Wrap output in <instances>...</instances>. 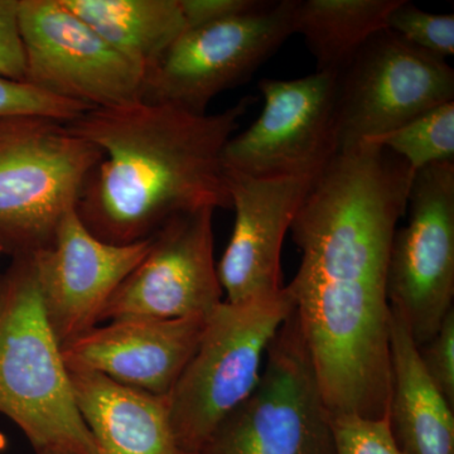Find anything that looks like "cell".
<instances>
[{"instance_id": "d6986e66", "label": "cell", "mask_w": 454, "mask_h": 454, "mask_svg": "<svg viewBox=\"0 0 454 454\" xmlns=\"http://www.w3.org/2000/svg\"><path fill=\"white\" fill-rule=\"evenodd\" d=\"M366 142L393 152L414 172L433 164L454 162V101L434 107L397 129Z\"/></svg>"}, {"instance_id": "9a60e30c", "label": "cell", "mask_w": 454, "mask_h": 454, "mask_svg": "<svg viewBox=\"0 0 454 454\" xmlns=\"http://www.w3.org/2000/svg\"><path fill=\"white\" fill-rule=\"evenodd\" d=\"M68 370L74 402L98 454H187L173 433L167 396Z\"/></svg>"}, {"instance_id": "30bf717a", "label": "cell", "mask_w": 454, "mask_h": 454, "mask_svg": "<svg viewBox=\"0 0 454 454\" xmlns=\"http://www.w3.org/2000/svg\"><path fill=\"white\" fill-rule=\"evenodd\" d=\"M259 89L262 112L227 142L223 166L253 178L315 179L339 153L337 74L264 79Z\"/></svg>"}, {"instance_id": "603a6c76", "label": "cell", "mask_w": 454, "mask_h": 454, "mask_svg": "<svg viewBox=\"0 0 454 454\" xmlns=\"http://www.w3.org/2000/svg\"><path fill=\"white\" fill-rule=\"evenodd\" d=\"M418 354L430 381L454 408V309L442 322L438 333L418 348Z\"/></svg>"}, {"instance_id": "6da1fadb", "label": "cell", "mask_w": 454, "mask_h": 454, "mask_svg": "<svg viewBox=\"0 0 454 454\" xmlns=\"http://www.w3.org/2000/svg\"><path fill=\"white\" fill-rule=\"evenodd\" d=\"M253 103L208 115L139 101L66 124L101 153L77 201L83 225L106 243L129 245L178 215L232 208L223 153Z\"/></svg>"}, {"instance_id": "277c9868", "label": "cell", "mask_w": 454, "mask_h": 454, "mask_svg": "<svg viewBox=\"0 0 454 454\" xmlns=\"http://www.w3.org/2000/svg\"><path fill=\"white\" fill-rule=\"evenodd\" d=\"M294 309L288 288L238 303L223 301L206 319L195 355L167 395L179 446L196 454L212 430L258 385L271 340Z\"/></svg>"}, {"instance_id": "ac0fdd59", "label": "cell", "mask_w": 454, "mask_h": 454, "mask_svg": "<svg viewBox=\"0 0 454 454\" xmlns=\"http://www.w3.org/2000/svg\"><path fill=\"white\" fill-rule=\"evenodd\" d=\"M400 0H295L293 29L306 40L317 73L339 76L361 47L387 29Z\"/></svg>"}, {"instance_id": "2e32d148", "label": "cell", "mask_w": 454, "mask_h": 454, "mask_svg": "<svg viewBox=\"0 0 454 454\" xmlns=\"http://www.w3.org/2000/svg\"><path fill=\"white\" fill-rule=\"evenodd\" d=\"M391 387L387 420L405 454H454V408L420 363L408 325L390 307Z\"/></svg>"}, {"instance_id": "4fadbf2b", "label": "cell", "mask_w": 454, "mask_h": 454, "mask_svg": "<svg viewBox=\"0 0 454 454\" xmlns=\"http://www.w3.org/2000/svg\"><path fill=\"white\" fill-rule=\"evenodd\" d=\"M235 210L231 239L217 274L226 301L238 303L283 291L284 238L313 179L253 178L225 168Z\"/></svg>"}, {"instance_id": "5b68a950", "label": "cell", "mask_w": 454, "mask_h": 454, "mask_svg": "<svg viewBox=\"0 0 454 454\" xmlns=\"http://www.w3.org/2000/svg\"><path fill=\"white\" fill-rule=\"evenodd\" d=\"M258 385L196 454H336L325 405L294 310L267 349Z\"/></svg>"}, {"instance_id": "7402d4cb", "label": "cell", "mask_w": 454, "mask_h": 454, "mask_svg": "<svg viewBox=\"0 0 454 454\" xmlns=\"http://www.w3.org/2000/svg\"><path fill=\"white\" fill-rule=\"evenodd\" d=\"M336 454H405L391 432L387 417L331 414Z\"/></svg>"}, {"instance_id": "44dd1931", "label": "cell", "mask_w": 454, "mask_h": 454, "mask_svg": "<svg viewBox=\"0 0 454 454\" xmlns=\"http://www.w3.org/2000/svg\"><path fill=\"white\" fill-rule=\"evenodd\" d=\"M89 110L92 109L53 97L29 83L0 76V119L33 115L68 124Z\"/></svg>"}, {"instance_id": "3957f363", "label": "cell", "mask_w": 454, "mask_h": 454, "mask_svg": "<svg viewBox=\"0 0 454 454\" xmlns=\"http://www.w3.org/2000/svg\"><path fill=\"white\" fill-rule=\"evenodd\" d=\"M100 158L64 122L0 119V252L16 258L50 249Z\"/></svg>"}, {"instance_id": "484cf974", "label": "cell", "mask_w": 454, "mask_h": 454, "mask_svg": "<svg viewBox=\"0 0 454 454\" xmlns=\"http://www.w3.org/2000/svg\"><path fill=\"white\" fill-rule=\"evenodd\" d=\"M38 454H70V453H65V452H43V453H38Z\"/></svg>"}, {"instance_id": "5bb4252c", "label": "cell", "mask_w": 454, "mask_h": 454, "mask_svg": "<svg viewBox=\"0 0 454 454\" xmlns=\"http://www.w3.org/2000/svg\"><path fill=\"white\" fill-rule=\"evenodd\" d=\"M207 317L121 318L62 346L65 365L167 396L195 355Z\"/></svg>"}, {"instance_id": "8992f818", "label": "cell", "mask_w": 454, "mask_h": 454, "mask_svg": "<svg viewBox=\"0 0 454 454\" xmlns=\"http://www.w3.org/2000/svg\"><path fill=\"white\" fill-rule=\"evenodd\" d=\"M295 0L186 28L145 74L140 101L206 114L220 92L247 82L294 35Z\"/></svg>"}, {"instance_id": "ba28073f", "label": "cell", "mask_w": 454, "mask_h": 454, "mask_svg": "<svg viewBox=\"0 0 454 454\" xmlns=\"http://www.w3.org/2000/svg\"><path fill=\"white\" fill-rule=\"evenodd\" d=\"M406 208L409 223L391 240L387 293L420 348L453 309L454 162L415 172Z\"/></svg>"}, {"instance_id": "ffe728a7", "label": "cell", "mask_w": 454, "mask_h": 454, "mask_svg": "<svg viewBox=\"0 0 454 454\" xmlns=\"http://www.w3.org/2000/svg\"><path fill=\"white\" fill-rule=\"evenodd\" d=\"M387 27L430 55L443 59L454 55L453 14L428 13L408 0H400L391 11Z\"/></svg>"}, {"instance_id": "d4e9b609", "label": "cell", "mask_w": 454, "mask_h": 454, "mask_svg": "<svg viewBox=\"0 0 454 454\" xmlns=\"http://www.w3.org/2000/svg\"><path fill=\"white\" fill-rule=\"evenodd\" d=\"M186 28L211 25L267 8V0H178Z\"/></svg>"}, {"instance_id": "52a82bcc", "label": "cell", "mask_w": 454, "mask_h": 454, "mask_svg": "<svg viewBox=\"0 0 454 454\" xmlns=\"http://www.w3.org/2000/svg\"><path fill=\"white\" fill-rule=\"evenodd\" d=\"M450 101H454V71L446 59L382 29L337 76L339 152Z\"/></svg>"}, {"instance_id": "e0dca14e", "label": "cell", "mask_w": 454, "mask_h": 454, "mask_svg": "<svg viewBox=\"0 0 454 454\" xmlns=\"http://www.w3.org/2000/svg\"><path fill=\"white\" fill-rule=\"evenodd\" d=\"M145 74L186 29L178 0H62Z\"/></svg>"}, {"instance_id": "4316f807", "label": "cell", "mask_w": 454, "mask_h": 454, "mask_svg": "<svg viewBox=\"0 0 454 454\" xmlns=\"http://www.w3.org/2000/svg\"><path fill=\"white\" fill-rule=\"evenodd\" d=\"M0 255H2V252H0Z\"/></svg>"}, {"instance_id": "7a4b0ae2", "label": "cell", "mask_w": 454, "mask_h": 454, "mask_svg": "<svg viewBox=\"0 0 454 454\" xmlns=\"http://www.w3.org/2000/svg\"><path fill=\"white\" fill-rule=\"evenodd\" d=\"M0 413L35 454H98L42 301L37 253L0 273Z\"/></svg>"}, {"instance_id": "8fae6325", "label": "cell", "mask_w": 454, "mask_h": 454, "mask_svg": "<svg viewBox=\"0 0 454 454\" xmlns=\"http://www.w3.org/2000/svg\"><path fill=\"white\" fill-rule=\"evenodd\" d=\"M214 212L178 215L155 232L145 258L114 293L100 322L210 316L223 301L214 255Z\"/></svg>"}, {"instance_id": "9c48e42d", "label": "cell", "mask_w": 454, "mask_h": 454, "mask_svg": "<svg viewBox=\"0 0 454 454\" xmlns=\"http://www.w3.org/2000/svg\"><path fill=\"white\" fill-rule=\"evenodd\" d=\"M25 82L90 109L139 103L145 71L62 0H20Z\"/></svg>"}, {"instance_id": "7c38bea8", "label": "cell", "mask_w": 454, "mask_h": 454, "mask_svg": "<svg viewBox=\"0 0 454 454\" xmlns=\"http://www.w3.org/2000/svg\"><path fill=\"white\" fill-rule=\"evenodd\" d=\"M152 238L114 245L91 234L68 212L50 249L37 253L42 301L59 345L100 324L107 301L151 249Z\"/></svg>"}, {"instance_id": "cb8c5ba5", "label": "cell", "mask_w": 454, "mask_h": 454, "mask_svg": "<svg viewBox=\"0 0 454 454\" xmlns=\"http://www.w3.org/2000/svg\"><path fill=\"white\" fill-rule=\"evenodd\" d=\"M18 8L20 0H0V76L23 82L26 59Z\"/></svg>"}]
</instances>
